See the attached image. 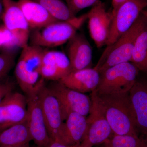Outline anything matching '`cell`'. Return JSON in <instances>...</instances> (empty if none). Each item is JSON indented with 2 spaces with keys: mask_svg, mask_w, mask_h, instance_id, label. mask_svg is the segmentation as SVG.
Listing matches in <instances>:
<instances>
[{
  "mask_svg": "<svg viewBox=\"0 0 147 147\" xmlns=\"http://www.w3.org/2000/svg\"><path fill=\"white\" fill-rule=\"evenodd\" d=\"M96 94L113 134L139 136L129 92Z\"/></svg>",
  "mask_w": 147,
  "mask_h": 147,
  "instance_id": "obj_1",
  "label": "cell"
},
{
  "mask_svg": "<svg viewBox=\"0 0 147 147\" xmlns=\"http://www.w3.org/2000/svg\"><path fill=\"white\" fill-rule=\"evenodd\" d=\"M147 25V18L142 12L129 30L114 43L107 45L94 68L100 73L117 65L130 62L137 38Z\"/></svg>",
  "mask_w": 147,
  "mask_h": 147,
  "instance_id": "obj_2",
  "label": "cell"
},
{
  "mask_svg": "<svg viewBox=\"0 0 147 147\" xmlns=\"http://www.w3.org/2000/svg\"><path fill=\"white\" fill-rule=\"evenodd\" d=\"M22 52L14 70L18 86L26 96L45 83L41 75L44 49L36 45H28Z\"/></svg>",
  "mask_w": 147,
  "mask_h": 147,
  "instance_id": "obj_3",
  "label": "cell"
},
{
  "mask_svg": "<svg viewBox=\"0 0 147 147\" xmlns=\"http://www.w3.org/2000/svg\"><path fill=\"white\" fill-rule=\"evenodd\" d=\"M88 19L87 13L67 21H57L34 29L30 34L31 45L55 47L68 42Z\"/></svg>",
  "mask_w": 147,
  "mask_h": 147,
  "instance_id": "obj_4",
  "label": "cell"
},
{
  "mask_svg": "<svg viewBox=\"0 0 147 147\" xmlns=\"http://www.w3.org/2000/svg\"><path fill=\"white\" fill-rule=\"evenodd\" d=\"M138 69L130 62L123 63L100 73V79L95 90L97 94L129 92L139 76Z\"/></svg>",
  "mask_w": 147,
  "mask_h": 147,
  "instance_id": "obj_5",
  "label": "cell"
},
{
  "mask_svg": "<svg viewBox=\"0 0 147 147\" xmlns=\"http://www.w3.org/2000/svg\"><path fill=\"white\" fill-rule=\"evenodd\" d=\"M92 106L87 118V129L82 142L74 147H93L104 144L113 134L96 97L95 91L91 95Z\"/></svg>",
  "mask_w": 147,
  "mask_h": 147,
  "instance_id": "obj_6",
  "label": "cell"
},
{
  "mask_svg": "<svg viewBox=\"0 0 147 147\" xmlns=\"http://www.w3.org/2000/svg\"><path fill=\"white\" fill-rule=\"evenodd\" d=\"M38 96L50 139L61 142L62 130L67 116L45 83L39 88Z\"/></svg>",
  "mask_w": 147,
  "mask_h": 147,
  "instance_id": "obj_7",
  "label": "cell"
},
{
  "mask_svg": "<svg viewBox=\"0 0 147 147\" xmlns=\"http://www.w3.org/2000/svg\"><path fill=\"white\" fill-rule=\"evenodd\" d=\"M147 7V0H127L114 12L106 45L113 44L135 23Z\"/></svg>",
  "mask_w": 147,
  "mask_h": 147,
  "instance_id": "obj_8",
  "label": "cell"
},
{
  "mask_svg": "<svg viewBox=\"0 0 147 147\" xmlns=\"http://www.w3.org/2000/svg\"><path fill=\"white\" fill-rule=\"evenodd\" d=\"M46 86L57 98L67 116L71 112L85 117L89 114L92 106L91 99L89 96L69 88L59 81H52Z\"/></svg>",
  "mask_w": 147,
  "mask_h": 147,
  "instance_id": "obj_9",
  "label": "cell"
},
{
  "mask_svg": "<svg viewBox=\"0 0 147 147\" xmlns=\"http://www.w3.org/2000/svg\"><path fill=\"white\" fill-rule=\"evenodd\" d=\"M41 86L31 93L26 96L28 112L27 122L32 141L37 146L46 147L51 139L47 131L38 98V91Z\"/></svg>",
  "mask_w": 147,
  "mask_h": 147,
  "instance_id": "obj_10",
  "label": "cell"
},
{
  "mask_svg": "<svg viewBox=\"0 0 147 147\" xmlns=\"http://www.w3.org/2000/svg\"><path fill=\"white\" fill-rule=\"evenodd\" d=\"M26 96L12 91L0 102V131L26 121Z\"/></svg>",
  "mask_w": 147,
  "mask_h": 147,
  "instance_id": "obj_11",
  "label": "cell"
},
{
  "mask_svg": "<svg viewBox=\"0 0 147 147\" xmlns=\"http://www.w3.org/2000/svg\"><path fill=\"white\" fill-rule=\"evenodd\" d=\"M88 28L91 37L96 47L106 45L113 20L112 11L106 9L105 3L98 0L87 13Z\"/></svg>",
  "mask_w": 147,
  "mask_h": 147,
  "instance_id": "obj_12",
  "label": "cell"
},
{
  "mask_svg": "<svg viewBox=\"0 0 147 147\" xmlns=\"http://www.w3.org/2000/svg\"><path fill=\"white\" fill-rule=\"evenodd\" d=\"M3 11L2 15L4 26L14 34L21 48L28 44L30 36V28L17 1L2 0Z\"/></svg>",
  "mask_w": 147,
  "mask_h": 147,
  "instance_id": "obj_13",
  "label": "cell"
},
{
  "mask_svg": "<svg viewBox=\"0 0 147 147\" xmlns=\"http://www.w3.org/2000/svg\"><path fill=\"white\" fill-rule=\"evenodd\" d=\"M71 71L67 55L61 51L44 50L41 67V75L43 79L59 81Z\"/></svg>",
  "mask_w": 147,
  "mask_h": 147,
  "instance_id": "obj_14",
  "label": "cell"
},
{
  "mask_svg": "<svg viewBox=\"0 0 147 147\" xmlns=\"http://www.w3.org/2000/svg\"><path fill=\"white\" fill-rule=\"evenodd\" d=\"M136 117L137 132L140 137H147V79L137 78L129 92Z\"/></svg>",
  "mask_w": 147,
  "mask_h": 147,
  "instance_id": "obj_15",
  "label": "cell"
},
{
  "mask_svg": "<svg viewBox=\"0 0 147 147\" xmlns=\"http://www.w3.org/2000/svg\"><path fill=\"white\" fill-rule=\"evenodd\" d=\"M68 42L67 56L71 71L91 68L92 50L86 36L77 32Z\"/></svg>",
  "mask_w": 147,
  "mask_h": 147,
  "instance_id": "obj_16",
  "label": "cell"
},
{
  "mask_svg": "<svg viewBox=\"0 0 147 147\" xmlns=\"http://www.w3.org/2000/svg\"><path fill=\"white\" fill-rule=\"evenodd\" d=\"M99 79V72L89 68L71 71L59 82L71 89L85 94L95 90Z\"/></svg>",
  "mask_w": 147,
  "mask_h": 147,
  "instance_id": "obj_17",
  "label": "cell"
},
{
  "mask_svg": "<svg viewBox=\"0 0 147 147\" xmlns=\"http://www.w3.org/2000/svg\"><path fill=\"white\" fill-rule=\"evenodd\" d=\"M87 129V118L79 113L67 115L61 134V142L71 147L79 145L84 139Z\"/></svg>",
  "mask_w": 147,
  "mask_h": 147,
  "instance_id": "obj_18",
  "label": "cell"
},
{
  "mask_svg": "<svg viewBox=\"0 0 147 147\" xmlns=\"http://www.w3.org/2000/svg\"><path fill=\"white\" fill-rule=\"evenodd\" d=\"M17 3L24 13L30 29L39 28L59 21L42 6L32 0H18Z\"/></svg>",
  "mask_w": 147,
  "mask_h": 147,
  "instance_id": "obj_19",
  "label": "cell"
},
{
  "mask_svg": "<svg viewBox=\"0 0 147 147\" xmlns=\"http://www.w3.org/2000/svg\"><path fill=\"white\" fill-rule=\"evenodd\" d=\"M32 141L27 120L0 131V146H21Z\"/></svg>",
  "mask_w": 147,
  "mask_h": 147,
  "instance_id": "obj_20",
  "label": "cell"
},
{
  "mask_svg": "<svg viewBox=\"0 0 147 147\" xmlns=\"http://www.w3.org/2000/svg\"><path fill=\"white\" fill-rule=\"evenodd\" d=\"M130 62L147 76V25L137 38Z\"/></svg>",
  "mask_w": 147,
  "mask_h": 147,
  "instance_id": "obj_21",
  "label": "cell"
},
{
  "mask_svg": "<svg viewBox=\"0 0 147 147\" xmlns=\"http://www.w3.org/2000/svg\"><path fill=\"white\" fill-rule=\"evenodd\" d=\"M44 7L54 17L59 21H67L74 16L68 7L62 0H32Z\"/></svg>",
  "mask_w": 147,
  "mask_h": 147,
  "instance_id": "obj_22",
  "label": "cell"
},
{
  "mask_svg": "<svg viewBox=\"0 0 147 147\" xmlns=\"http://www.w3.org/2000/svg\"><path fill=\"white\" fill-rule=\"evenodd\" d=\"M144 138L138 135L113 134L104 143V147H142Z\"/></svg>",
  "mask_w": 147,
  "mask_h": 147,
  "instance_id": "obj_23",
  "label": "cell"
},
{
  "mask_svg": "<svg viewBox=\"0 0 147 147\" xmlns=\"http://www.w3.org/2000/svg\"><path fill=\"white\" fill-rule=\"evenodd\" d=\"M17 47H21V46L13 33L4 25L0 26V49L10 50Z\"/></svg>",
  "mask_w": 147,
  "mask_h": 147,
  "instance_id": "obj_24",
  "label": "cell"
},
{
  "mask_svg": "<svg viewBox=\"0 0 147 147\" xmlns=\"http://www.w3.org/2000/svg\"><path fill=\"white\" fill-rule=\"evenodd\" d=\"M15 56L10 50H4L0 53V83L13 67Z\"/></svg>",
  "mask_w": 147,
  "mask_h": 147,
  "instance_id": "obj_25",
  "label": "cell"
},
{
  "mask_svg": "<svg viewBox=\"0 0 147 147\" xmlns=\"http://www.w3.org/2000/svg\"><path fill=\"white\" fill-rule=\"evenodd\" d=\"M69 10L74 16L84 9L92 6L98 0H65Z\"/></svg>",
  "mask_w": 147,
  "mask_h": 147,
  "instance_id": "obj_26",
  "label": "cell"
},
{
  "mask_svg": "<svg viewBox=\"0 0 147 147\" xmlns=\"http://www.w3.org/2000/svg\"><path fill=\"white\" fill-rule=\"evenodd\" d=\"M14 85L9 82L0 83V102L10 92L13 91Z\"/></svg>",
  "mask_w": 147,
  "mask_h": 147,
  "instance_id": "obj_27",
  "label": "cell"
},
{
  "mask_svg": "<svg viewBox=\"0 0 147 147\" xmlns=\"http://www.w3.org/2000/svg\"><path fill=\"white\" fill-rule=\"evenodd\" d=\"M46 147H73L70 146L65 144L63 143H62L59 141H55V140H50L49 144Z\"/></svg>",
  "mask_w": 147,
  "mask_h": 147,
  "instance_id": "obj_28",
  "label": "cell"
},
{
  "mask_svg": "<svg viewBox=\"0 0 147 147\" xmlns=\"http://www.w3.org/2000/svg\"><path fill=\"white\" fill-rule=\"evenodd\" d=\"M127 1V0H112V4L113 8L112 10V12L115 11L121 4Z\"/></svg>",
  "mask_w": 147,
  "mask_h": 147,
  "instance_id": "obj_29",
  "label": "cell"
},
{
  "mask_svg": "<svg viewBox=\"0 0 147 147\" xmlns=\"http://www.w3.org/2000/svg\"><path fill=\"white\" fill-rule=\"evenodd\" d=\"M3 11V6L2 2L0 1V16H1Z\"/></svg>",
  "mask_w": 147,
  "mask_h": 147,
  "instance_id": "obj_30",
  "label": "cell"
},
{
  "mask_svg": "<svg viewBox=\"0 0 147 147\" xmlns=\"http://www.w3.org/2000/svg\"><path fill=\"white\" fill-rule=\"evenodd\" d=\"M0 147H30L29 144L25 146H0Z\"/></svg>",
  "mask_w": 147,
  "mask_h": 147,
  "instance_id": "obj_31",
  "label": "cell"
},
{
  "mask_svg": "<svg viewBox=\"0 0 147 147\" xmlns=\"http://www.w3.org/2000/svg\"><path fill=\"white\" fill-rule=\"evenodd\" d=\"M144 138V143L142 147H147V137Z\"/></svg>",
  "mask_w": 147,
  "mask_h": 147,
  "instance_id": "obj_32",
  "label": "cell"
},
{
  "mask_svg": "<svg viewBox=\"0 0 147 147\" xmlns=\"http://www.w3.org/2000/svg\"><path fill=\"white\" fill-rule=\"evenodd\" d=\"M142 13L145 15V16H147V10H144L142 11Z\"/></svg>",
  "mask_w": 147,
  "mask_h": 147,
  "instance_id": "obj_33",
  "label": "cell"
},
{
  "mask_svg": "<svg viewBox=\"0 0 147 147\" xmlns=\"http://www.w3.org/2000/svg\"><path fill=\"white\" fill-rule=\"evenodd\" d=\"M144 16H145V15H144ZM146 16V18H147V16Z\"/></svg>",
  "mask_w": 147,
  "mask_h": 147,
  "instance_id": "obj_34",
  "label": "cell"
},
{
  "mask_svg": "<svg viewBox=\"0 0 147 147\" xmlns=\"http://www.w3.org/2000/svg\"><path fill=\"white\" fill-rule=\"evenodd\" d=\"M103 147H104V146H103Z\"/></svg>",
  "mask_w": 147,
  "mask_h": 147,
  "instance_id": "obj_35",
  "label": "cell"
}]
</instances>
